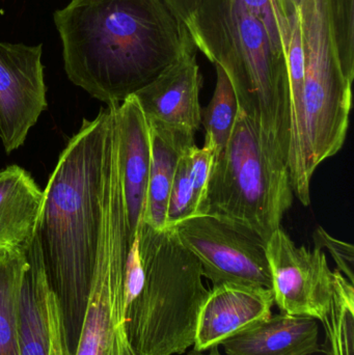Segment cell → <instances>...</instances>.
Wrapping results in <instances>:
<instances>
[{
  "mask_svg": "<svg viewBox=\"0 0 354 355\" xmlns=\"http://www.w3.org/2000/svg\"><path fill=\"white\" fill-rule=\"evenodd\" d=\"M186 26L195 48L228 75L239 110L287 164L290 85L282 40L241 0H203Z\"/></svg>",
  "mask_w": 354,
  "mask_h": 355,
  "instance_id": "3",
  "label": "cell"
},
{
  "mask_svg": "<svg viewBox=\"0 0 354 355\" xmlns=\"http://www.w3.org/2000/svg\"><path fill=\"white\" fill-rule=\"evenodd\" d=\"M305 74L301 119L291 135L288 166L291 185L301 204L311 202L316 168L340 152L353 105L354 75L339 60L330 0H299Z\"/></svg>",
  "mask_w": 354,
  "mask_h": 355,
  "instance_id": "5",
  "label": "cell"
},
{
  "mask_svg": "<svg viewBox=\"0 0 354 355\" xmlns=\"http://www.w3.org/2000/svg\"><path fill=\"white\" fill-rule=\"evenodd\" d=\"M293 196L288 166L239 110L230 139L214 157L203 214L245 225L267 242Z\"/></svg>",
  "mask_w": 354,
  "mask_h": 355,
  "instance_id": "6",
  "label": "cell"
},
{
  "mask_svg": "<svg viewBox=\"0 0 354 355\" xmlns=\"http://www.w3.org/2000/svg\"><path fill=\"white\" fill-rule=\"evenodd\" d=\"M168 2L174 8L175 12L182 19L183 22L187 25L201 6L203 0H168Z\"/></svg>",
  "mask_w": 354,
  "mask_h": 355,
  "instance_id": "26",
  "label": "cell"
},
{
  "mask_svg": "<svg viewBox=\"0 0 354 355\" xmlns=\"http://www.w3.org/2000/svg\"><path fill=\"white\" fill-rule=\"evenodd\" d=\"M294 1L297 2V3H299V0H294Z\"/></svg>",
  "mask_w": 354,
  "mask_h": 355,
  "instance_id": "28",
  "label": "cell"
},
{
  "mask_svg": "<svg viewBox=\"0 0 354 355\" xmlns=\"http://www.w3.org/2000/svg\"><path fill=\"white\" fill-rule=\"evenodd\" d=\"M202 85L203 77L195 50L133 96L148 123L182 127L195 133L202 125Z\"/></svg>",
  "mask_w": 354,
  "mask_h": 355,
  "instance_id": "12",
  "label": "cell"
},
{
  "mask_svg": "<svg viewBox=\"0 0 354 355\" xmlns=\"http://www.w3.org/2000/svg\"><path fill=\"white\" fill-rule=\"evenodd\" d=\"M266 256L281 313L324 320L334 293L335 272L322 250L297 246L280 227L266 242Z\"/></svg>",
  "mask_w": 354,
  "mask_h": 355,
  "instance_id": "9",
  "label": "cell"
},
{
  "mask_svg": "<svg viewBox=\"0 0 354 355\" xmlns=\"http://www.w3.org/2000/svg\"><path fill=\"white\" fill-rule=\"evenodd\" d=\"M44 190L24 168L0 171V254L26 250L37 231Z\"/></svg>",
  "mask_w": 354,
  "mask_h": 355,
  "instance_id": "15",
  "label": "cell"
},
{
  "mask_svg": "<svg viewBox=\"0 0 354 355\" xmlns=\"http://www.w3.org/2000/svg\"><path fill=\"white\" fill-rule=\"evenodd\" d=\"M214 157H215L214 151L209 146L204 145L203 148H199L195 145L187 152L197 215H203L204 202H205Z\"/></svg>",
  "mask_w": 354,
  "mask_h": 355,
  "instance_id": "23",
  "label": "cell"
},
{
  "mask_svg": "<svg viewBox=\"0 0 354 355\" xmlns=\"http://www.w3.org/2000/svg\"><path fill=\"white\" fill-rule=\"evenodd\" d=\"M116 106L85 119L44 190L35 231L48 287L57 304L68 355L76 354L108 232V190L116 153Z\"/></svg>",
  "mask_w": 354,
  "mask_h": 355,
  "instance_id": "1",
  "label": "cell"
},
{
  "mask_svg": "<svg viewBox=\"0 0 354 355\" xmlns=\"http://www.w3.org/2000/svg\"><path fill=\"white\" fill-rule=\"evenodd\" d=\"M216 85L207 107L202 110L205 144L218 156L226 147L234 128L239 106L232 83L222 67L215 64Z\"/></svg>",
  "mask_w": 354,
  "mask_h": 355,
  "instance_id": "20",
  "label": "cell"
},
{
  "mask_svg": "<svg viewBox=\"0 0 354 355\" xmlns=\"http://www.w3.org/2000/svg\"><path fill=\"white\" fill-rule=\"evenodd\" d=\"M318 320L280 313L222 342L226 355H312L322 352Z\"/></svg>",
  "mask_w": 354,
  "mask_h": 355,
  "instance_id": "14",
  "label": "cell"
},
{
  "mask_svg": "<svg viewBox=\"0 0 354 355\" xmlns=\"http://www.w3.org/2000/svg\"><path fill=\"white\" fill-rule=\"evenodd\" d=\"M53 18L67 76L107 106L197 49L168 0H72Z\"/></svg>",
  "mask_w": 354,
  "mask_h": 355,
  "instance_id": "2",
  "label": "cell"
},
{
  "mask_svg": "<svg viewBox=\"0 0 354 355\" xmlns=\"http://www.w3.org/2000/svg\"><path fill=\"white\" fill-rule=\"evenodd\" d=\"M48 315L50 324V350L49 355H68L62 334V320L58 312L55 297L51 291L47 296Z\"/></svg>",
  "mask_w": 354,
  "mask_h": 355,
  "instance_id": "25",
  "label": "cell"
},
{
  "mask_svg": "<svg viewBox=\"0 0 354 355\" xmlns=\"http://www.w3.org/2000/svg\"><path fill=\"white\" fill-rule=\"evenodd\" d=\"M187 152L181 157L172 180L166 211V229H172L177 223L197 215Z\"/></svg>",
  "mask_w": 354,
  "mask_h": 355,
  "instance_id": "21",
  "label": "cell"
},
{
  "mask_svg": "<svg viewBox=\"0 0 354 355\" xmlns=\"http://www.w3.org/2000/svg\"><path fill=\"white\" fill-rule=\"evenodd\" d=\"M172 230L199 260L204 277L213 286L238 284L272 289L266 241L253 230L209 214L185 219Z\"/></svg>",
  "mask_w": 354,
  "mask_h": 355,
  "instance_id": "7",
  "label": "cell"
},
{
  "mask_svg": "<svg viewBox=\"0 0 354 355\" xmlns=\"http://www.w3.org/2000/svg\"><path fill=\"white\" fill-rule=\"evenodd\" d=\"M333 33L343 68L354 75V0H330Z\"/></svg>",
  "mask_w": 354,
  "mask_h": 355,
  "instance_id": "22",
  "label": "cell"
},
{
  "mask_svg": "<svg viewBox=\"0 0 354 355\" xmlns=\"http://www.w3.org/2000/svg\"><path fill=\"white\" fill-rule=\"evenodd\" d=\"M26 250L0 254V355H21L18 298L23 275L28 266Z\"/></svg>",
  "mask_w": 354,
  "mask_h": 355,
  "instance_id": "18",
  "label": "cell"
},
{
  "mask_svg": "<svg viewBox=\"0 0 354 355\" xmlns=\"http://www.w3.org/2000/svg\"><path fill=\"white\" fill-rule=\"evenodd\" d=\"M28 266L23 275L18 298V336L21 355H49V292L37 241L26 250Z\"/></svg>",
  "mask_w": 354,
  "mask_h": 355,
  "instance_id": "17",
  "label": "cell"
},
{
  "mask_svg": "<svg viewBox=\"0 0 354 355\" xmlns=\"http://www.w3.org/2000/svg\"><path fill=\"white\" fill-rule=\"evenodd\" d=\"M187 355H220V350H218V347H213L209 350L207 354L205 352H197L195 350H191Z\"/></svg>",
  "mask_w": 354,
  "mask_h": 355,
  "instance_id": "27",
  "label": "cell"
},
{
  "mask_svg": "<svg viewBox=\"0 0 354 355\" xmlns=\"http://www.w3.org/2000/svg\"><path fill=\"white\" fill-rule=\"evenodd\" d=\"M150 172L141 223L155 231L166 230V211L172 180L181 157L195 146V132L182 127L148 123Z\"/></svg>",
  "mask_w": 354,
  "mask_h": 355,
  "instance_id": "16",
  "label": "cell"
},
{
  "mask_svg": "<svg viewBox=\"0 0 354 355\" xmlns=\"http://www.w3.org/2000/svg\"><path fill=\"white\" fill-rule=\"evenodd\" d=\"M272 289L222 284L213 286L200 311L193 350L205 352L272 316Z\"/></svg>",
  "mask_w": 354,
  "mask_h": 355,
  "instance_id": "11",
  "label": "cell"
},
{
  "mask_svg": "<svg viewBox=\"0 0 354 355\" xmlns=\"http://www.w3.org/2000/svg\"><path fill=\"white\" fill-rule=\"evenodd\" d=\"M118 164L131 238L143 221L150 172L149 125L134 96L116 106Z\"/></svg>",
  "mask_w": 354,
  "mask_h": 355,
  "instance_id": "13",
  "label": "cell"
},
{
  "mask_svg": "<svg viewBox=\"0 0 354 355\" xmlns=\"http://www.w3.org/2000/svg\"><path fill=\"white\" fill-rule=\"evenodd\" d=\"M334 293L326 318L324 352L328 355H354V287L338 269Z\"/></svg>",
  "mask_w": 354,
  "mask_h": 355,
  "instance_id": "19",
  "label": "cell"
},
{
  "mask_svg": "<svg viewBox=\"0 0 354 355\" xmlns=\"http://www.w3.org/2000/svg\"><path fill=\"white\" fill-rule=\"evenodd\" d=\"M43 45L0 41V139L6 153L24 145L47 110Z\"/></svg>",
  "mask_w": 354,
  "mask_h": 355,
  "instance_id": "10",
  "label": "cell"
},
{
  "mask_svg": "<svg viewBox=\"0 0 354 355\" xmlns=\"http://www.w3.org/2000/svg\"><path fill=\"white\" fill-rule=\"evenodd\" d=\"M315 248H328L337 264V269L354 284V250L349 243L341 241L330 236L324 227H319L314 232Z\"/></svg>",
  "mask_w": 354,
  "mask_h": 355,
  "instance_id": "24",
  "label": "cell"
},
{
  "mask_svg": "<svg viewBox=\"0 0 354 355\" xmlns=\"http://www.w3.org/2000/svg\"><path fill=\"white\" fill-rule=\"evenodd\" d=\"M130 248L124 219L109 210L107 239L75 355H137L125 329L124 275Z\"/></svg>",
  "mask_w": 354,
  "mask_h": 355,
  "instance_id": "8",
  "label": "cell"
},
{
  "mask_svg": "<svg viewBox=\"0 0 354 355\" xmlns=\"http://www.w3.org/2000/svg\"><path fill=\"white\" fill-rule=\"evenodd\" d=\"M135 237L143 275L124 290L127 337L137 355L183 354L195 344L209 294L201 264L172 229L155 231L141 223Z\"/></svg>",
  "mask_w": 354,
  "mask_h": 355,
  "instance_id": "4",
  "label": "cell"
}]
</instances>
